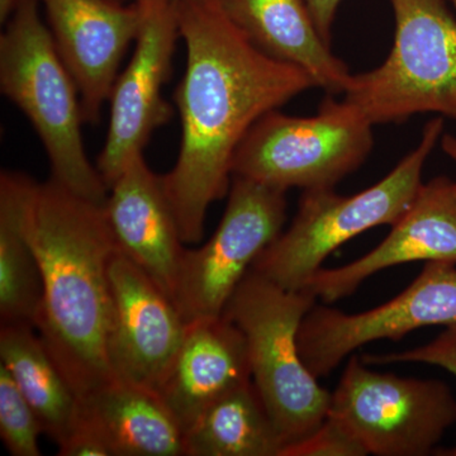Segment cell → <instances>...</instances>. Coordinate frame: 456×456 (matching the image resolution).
Listing matches in <instances>:
<instances>
[{"mask_svg":"<svg viewBox=\"0 0 456 456\" xmlns=\"http://www.w3.org/2000/svg\"><path fill=\"white\" fill-rule=\"evenodd\" d=\"M342 2L344 0H305L318 32L330 46L332 41V27Z\"/></svg>","mask_w":456,"mask_h":456,"instance_id":"26","label":"cell"},{"mask_svg":"<svg viewBox=\"0 0 456 456\" xmlns=\"http://www.w3.org/2000/svg\"><path fill=\"white\" fill-rule=\"evenodd\" d=\"M118 250L173 299L185 244L163 185L143 154L108 188L104 203Z\"/></svg>","mask_w":456,"mask_h":456,"instance_id":"15","label":"cell"},{"mask_svg":"<svg viewBox=\"0 0 456 456\" xmlns=\"http://www.w3.org/2000/svg\"><path fill=\"white\" fill-rule=\"evenodd\" d=\"M119 2H134V0H119Z\"/></svg>","mask_w":456,"mask_h":456,"instance_id":"29","label":"cell"},{"mask_svg":"<svg viewBox=\"0 0 456 456\" xmlns=\"http://www.w3.org/2000/svg\"><path fill=\"white\" fill-rule=\"evenodd\" d=\"M142 23L125 70L110 92V125L97 169L107 187L132 159L143 154L150 137L173 117L163 97L180 40L176 0H139Z\"/></svg>","mask_w":456,"mask_h":456,"instance_id":"11","label":"cell"},{"mask_svg":"<svg viewBox=\"0 0 456 456\" xmlns=\"http://www.w3.org/2000/svg\"><path fill=\"white\" fill-rule=\"evenodd\" d=\"M449 2H452V4H455L456 0H449Z\"/></svg>","mask_w":456,"mask_h":456,"instance_id":"30","label":"cell"},{"mask_svg":"<svg viewBox=\"0 0 456 456\" xmlns=\"http://www.w3.org/2000/svg\"><path fill=\"white\" fill-rule=\"evenodd\" d=\"M365 364H397V362H419V364L435 365L445 369L456 377V323L446 326L445 330L437 335L434 340L422 346L412 347L397 353L371 355L365 354L362 356ZM441 455L456 456L454 448L441 452Z\"/></svg>","mask_w":456,"mask_h":456,"instance_id":"23","label":"cell"},{"mask_svg":"<svg viewBox=\"0 0 456 456\" xmlns=\"http://www.w3.org/2000/svg\"><path fill=\"white\" fill-rule=\"evenodd\" d=\"M455 323L456 264L428 261L403 292L371 310L350 314L314 305L299 327V353L320 379L370 342L398 341L422 327Z\"/></svg>","mask_w":456,"mask_h":456,"instance_id":"10","label":"cell"},{"mask_svg":"<svg viewBox=\"0 0 456 456\" xmlns=\"http://www.w3.org/2000/svg\"><path fill=\"white\" fill-rule=\"evenodd\" d=\"M448 0H389L395 41L382 65L351 77L344 98L373 125L416 114L456 122V18Z\"/></svg>","mask_w":456,"mask_h":456,"instance_id":"6","label":"cell"},{"mask_svg":"<svg viewBox=\"0 0 456 456\" xmlns=\"http://www.w3.org/2000/svg\"><path fill=\"white\" fill-rule=\"evenodd\" d=\"M374 125L346 99L327 95L311 117L273 110L240 143L232 176L284 191L335 188L374 146Z\"/></svg>","mask_w":456,"mask_h":456,"instance_id":"7","label":"cell"},{"mask_svg":"<svg viewBox=\"0 0 456 456\" xmlns=\"http://www.w3.org/2000/svg\"><path fill=\"white\" fill-rule=\"evenodd\" d=\"M108 359L114 377L156 391L188 323L173 299L121 251L110 266Z\"/></svg>","mask_w":456,"mask_h":456,"instance_id":"12","label":"cell"},{"mask_svg":"<svg viewBox=\"0 0 456 456\" xmlns=\"http://www.w3.org/2000/svg\"><path fill=\"white\" fill-rule=\"evenodd\" d=\"M443 134V117L430 119L419 145L391 173L360 193L341 196L335 188L303 191L289 228L259 255L251 270L287 289H303L345 242L371 228L392 227L424 184L426 161Z\"/></svg>","mask_w":456,"mask_h":456,"instance_id":"4","label":"cell"},{"mask_svg":"<svg viewBox=\"0 0 456 456\" xmlns=\"http://www.w3.org/2000/svg\"><path fill=\"white\" fill-rule=\"evenodd\" d=\"M44 428L8 369L0 364V436L9 454L40 456Z\"/></svg>","mask_w":456,"mask_h":456,"instance_id":"22","label":"cell"},{"mask_svg":"<svg viewBox=\"0 0 456 456\" xmlns=\"http://www.w3.org/2000/svg\"><path fill=\"white\" fill-rule=\"evenodd\" d=\"M440 141L443 151L456 164V136L452 134H444Z\"/></svg>","mask_w":456,"mask_h":456,"instance_id":"27","label":"cell"},{"mask_svg":"<svg viewBox=\"0 0 456 456\" xmlns=\"http://www.w3.org/2000/svg\"><path fill=\"white\" fill-rule=\"evenodd\" d=\"M53 42L82 97L84 121L98 123L126 53L136 41L139 0H38Z\"/></svg>","mask_w":456,"mask_h":456,"instance_id":"13","label":"cell"},{"mask_svg":"<svg viewBox=\"0 0 456 456\" xmlns=\"http://www.w3.org/2000/svg\"><path fill=\"white\" fill-rule=\"evenodd\" d=\"M284 446L253 380L216 401L184 432L185 456H281Z\"/></svg>","mask_w":456,"mask_h":456,"instance_id":"20","label":"cell"},{"mask_svg":"<svg viewBox=\"0 0 456 456\" xmlns=\"http://www.w3.org/2000/svg\"><path fill=\"white\" fill-rule=\"evenodd\" d=\"M113 456H182L184 431L158 392L116 378L83 399Z\"/></svg>","mask_w":456,"mask_h":456,"instance_id":"18","label":"cell"},{"mask_svg":"<svg viewBox=\"0 0 456 456\" xmlns=\"http://www.w3.org/2000/svg\"><path fill=\"white\" fill-rule=\"evenodd\" d=\"M185 70L174 92L182 121L176 163L161 175L184 244L230 191L240 143L261 117L314 88L310 75L254 46L216 0H176Z\"/></svg>","mask_w":456,"mask_h":456,"instance_id":"1","label":"cell"},{"mask_svg":"<svg viewBox=\"0 0 456 456\" xmlns=\"http://www.w3.org/2000/svg\"><path fill=\"white\" fill-rule=\"evenodd\" d=\"M226 209L211 239L185 248L173 301L185 322L224 314L228 301L259 255L283 231L284 191L232 176Z\"/></svg>","mask_w":456,"mask_h":456,"instance_id":"9","label":"cell"},{"mask_svg":"<svg viewBox=\"0 0 456 456\" xmlns=\"http://www.w3.org/2000/svg\"><path fill=\"white\" fill-rule=\"evenodd\" d=\"M22 0H0V20L5 23Z\"/></svg>","mask_w":456,"mask_h":456,"instance_id":"28","label":"cell"},{"mask_svg":"<svg viewBox=\"0 0 456 456\" xmlns=\"http://www.w3.org/2000/svg\"><path fill=\"white\" fill-rule=\"evenodd\" d=\"M57 446L60 456H113L103 431L83 402L79 415Z\"/></svg>","mask_w":456,"mask_h":456,"instance_id":"25","label":"cell"},{"mask_svg":"<svg viewBox=\"0 0 456 456\" xmlns=\"http://www.w3.org/2000/svg\"><path fill=\"white\" fill-rule=\"evenodd\" d=\"M454 5H455V8H456V3H455V4H454Z\"/></svg>","mask_w":456,"mask_h":456,"instance_id":"31","label":"cell"},{"mask_svg":"<svg viewBox=\"0 0 456 456\" xmlns=\"http://www.w3.org/2000/svg\"><path fill=\"white\" fill-rule=\"evenodd\" d=\"M27 230L40 264L35 329L80 399L116 379L108 359L110 266L118 251L104 204L37 183Z\"/></svg>","mask_w":456,"mask_h":456,"instance_id":"2","label":"cell"},{"mask_svg":"<svg viewBox=\"0 0 456 456\" xmlns=\"http://www.w3.org/2000/svg\"><path fill=\"white\" fill-rule=\"evenodd\" d=\"M365 449L346 428L327 416L314 434L285 446L281 456H365Z\"/></svg>","mask_w":456,"mask_h":456,"instance_id":"24","label":"cell"},{"mask_svg":"<svg viewBox=\"0 0 456 456\" xmlns=\"http://www.w3.org/2000/svg\"><path fill=\"white\" fill-rule=\"evenodd\" d=\"M415 261L456 264V182L446 176L421 185L412 204L373 250L346 265L321 268L303 289L330 305L351 296L377 273Z\"/></svg>","mask_w":456,"mask_h":456,"instance_id":"14","label":"cell"},{"mask_svg":"<svg viewBox=\"0 0 456 456\" xmlns=\"http://www.w3.org/2000/svg\"><path fill=\"white\" fill-rule=\"evenodd\" d=\"M261 53L305 71L314 86L344 95L353 74L323 41L305 0H216Z\"/></svg>","mask_w":456,"mask_h":456,"instance_id":"17","label":"cell"},{"mask_svg":"<svg viewBox=\"0 0 456 456\" xmlns=\"http://www.w3.org/2000/svg\"><path fill=\"white\" fill-rule=\"evenodd\" d=\"M38 0H22L0 36V90L29 119L53 176L77 196L106 203L108 187L90 163L82 136V97L66 68Z\"/></svg>","mask_w":456,"mask_h":456,"instance_id":"3","label":"cell"},{"mask_svg":"<svg viewBox=\"0 0 456 456\" xmlns=\"http://www.w3.org/2000/svg\"><path fill=\"white\" fill-rule=\"evenodd\" d=\"M251 380L245 336L222 314L188 323L156 392L185 432L216 401Z\"/></svg>","mask_w":456,"mask_h":456,"instance_id":"16","label":"cell"},{"mask_svg":"<svg viewBox=\"0 0 456 456\" xmlns=\"http://www.w3.org/2000/svg\"><path fill=\"white\" fill-rule=\"evenodd\" d=\"M0 364L40 419L44 434L59 443L74 424L82 399L51 358L35 327H0Z\"/></svg>","mask_w":456,"mask_h":456,"instance_id":"21","label":"cell"},{"mask_svg":"<svg viewBox=\"0 0 456 456\" xmlns=\"http://www.w3.org/2000/svg\"><path fill=\"white\" fill-rule=\"evenodd\" d=\"M316 302L308 290L287 289L250 270L224 312L245 336L251 378L285 446L314 434L329 413L331 392L298 347L299 327Z\"/></svg>","mask_w":456,"mask_h":456,"instance_id":"5","label":"cell"},{"mask_svg":"<svg viewBox=\"0 0 456 456\" xmlns=\"http://www.w3.org/2000/svg\"><path fill=\"white\" fill-rule=\"evenodd\" d=\"M327 416L368 455L426 456L435 454L456 424V398L441 380L379 373L365 367L362 356L350 355Z\"/></svg>","mask_w":456,"mask_h":456,"instance_id":"8","label":"cell"},{"mask_svg":"<svg viewBox=\"0 0 456 456\" xmlns=\"http://www.w3.org/2000/svg\"><path fill=\"white\" fill-rule=\"evenodd\" d=\"M37 183L26 174H0V323L36 325L42 299L40 264L27 230Z\"/></svg>","mask_w":456,"mask_h":456,"instance_id":"19","label":"cell"}]
</instances>
